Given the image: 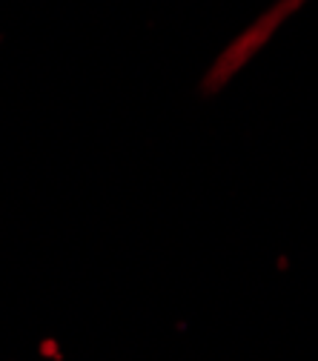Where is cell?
I'll use <instances>...</instances> for the list:
<instances>
[{
    "mask_svg": "<svg viewBox=\"0 0 318 361\" xmlns=\"http://www.w3.org/2000/svg\"><path fill=\"white\" fill-rule=\"evenodd\" d=\"M307 4V0H279V4H272L258 20H252L230 47H226L218 61L212 63V69L207 72V89L209 92H215V89H221L226 80H230L233 75H238L264 47H267V40L279 32V26H284V20L290 15H295L301 6Z\"/></svg>",
    "mask_w": 318,
    "mask_h": 361,
    "instance_id": "6da1fadb",
    "label": "cell"
}]
</instances>
